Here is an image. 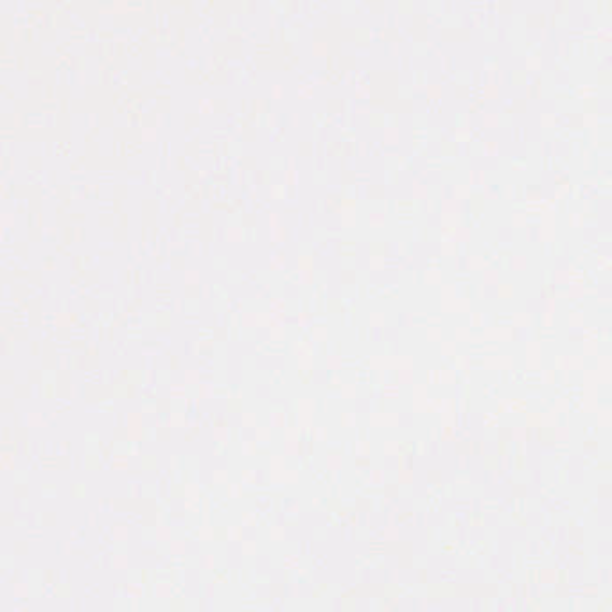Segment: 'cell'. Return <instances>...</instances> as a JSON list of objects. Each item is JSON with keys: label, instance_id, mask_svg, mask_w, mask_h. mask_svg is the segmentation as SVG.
<instances>
[]
</instances>
